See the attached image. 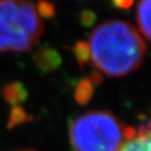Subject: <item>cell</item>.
Listing matches in <instances>:
<instances>
[{
    "label": "cell",
    "instance_id": "1",
    "mask_svg": "<svg viewBox=\"0 0 151 151\" xmlns=\"http://www.w3.org/2000/svg\"><path fill=\"white\" fill-rule=\"evenodd\" d=\"M88 55L100 73L121 77L138 70L146 56V43L131 24L108 20L94 28L88 36Z\"/></svg>",
    "mask_w": 151,
    "mask_h": 151
},
{
    "label": "cell",
    "instance_id": "2",
    "mask_svg": "<svg viewBox=\"0 0 151 151\" xmlns=\"http://www.w3.org/2000/svg\"><path fill=\"white\" fill-rule=\"evenodd\" d=\"M137 132L108 111H88L70 123V142L74 151H119Z\"/></svg>",
    "mask_w": 151,
    "mask_h": 151
},
{
    "label": "cell",
    "instance_id": "3",
    "mask_svg": "<svg viewBox=\"0 0 151 151\" xmlns=\"http://www.w3.org/2000/svg\"><path fill=\"white\" fill-rule=\"evenodd\" d=\"M44 22L30 0H0V52L26 53L39 42Z\"/></svg>",
    "mask_w": 151,
    "mask_h": 151
},
{
    "label": "cell",
    "instance_id": "4",
    "mask_svg": "<svg viewBox=\"0 0 151 151\" xmlns=\"http://www.w3.org/2000/svg\"><path fill=\"white\" fill-rule=\"evenodd\" d=\"M34 63L38 70L43 73H49L58 68L62 64V57L60 53L52 46H42L34 54Z\"/></svg>",
    "mask_w": 151,
    "mask_h": 151
},
{
    "label": "cell",
    "instance_id": "5",
    "mask_svg": "<svg viewBox=\"0 0 151 151\" xmlns=\"http://www.w3.org/2000/svg\"><path fill=\"white\" fill-rule=\"evenodd\" d=\"M2 96L4 100L11 106L20 105L25 102L28 97V92L25 85L20 82H10L2 88Z\"/></svg>",
    "mask_w": 151,
    "mask_h": 151
},
{
    "label": "cell",
    "instance_id": "6",
    "mask_svg": "<svg viewBox=\"0 0 151 151\" xmlns=\"http://www.w3.org/2000/svg\"><path fill=\"white\" fill-rule=\"evenodd\" d=\"M137 22L142 35L151 40V0H140L137 7Z\"/></svg>",
    "mask_w": 151,
    "mask_h": 151
},
{
    "label": "cell",
    "instance_id": "7",
    "mask_svg": "<svg viewBox=\"0 0 151 151\" xmlns=\"http://www.w3.org/2000/svg\"><path fill=\"white\" fill-rule=\"evenodd\" d=\"M119 151H151V133L139 130L124 142Z\"/></svg>",
    "mask_w": 151,
    "mask_h": 151
},
{
    "label": "cell",
    "instance_id": "8",
    "mask_svg": "<svg viewBox=\"0 0 151 151\" xmlns=\"http://www.w3.org/2000/svg\"><path fill=\"white\" fill-rule=\"evenodd\" d=\"M93 92H94V84L90 80V77L83 78L77 83L75 87V92H74L75 101L81 105L86 104L91 100Z\"/></svg>",
    "mask_w": 151,
    "mask_h": 151
},
{
    "label": "cell",
    "instance_id": "9",
    "mask_svg": "<svg viewBox=\"0 0 151 151\" xmlns=\"http://www.w3.org/2000/svg\"><path fill=\"white\" fill-rule=\"evenodd\" d=\"M32 120V116L29 115L27 113V111L22 106L15 105V106H11L8 122H7V128L8 129H14V128H17V127H19L22 124L27 123Z\"/></svg>",
    "mask_w": 151,
    "mask_h": 151
},
{
    "label": "cell",
    "instance_id": "10",
    "mask_svg": "<svg viewBox=\"0 0 151 151\" xmlns=\"http://www.w3.org/2000/svg\"><path fill=\"white\" fill-rule=\"evenodd\" d=\"M36 7V11H37L38 16L44 19H50L55 16V6L48 1V0H38L37 5H35Z\"/></svg>",
    "mask_w": 151,
    "mask_h": 151
},
{
    "label": "cell",
    "instance_id": "11",
    "mask_svg": "<svg viewBox=\"0 0 151 151\" xmlns=\"http://www.w3.org/2000/svg\"><path fill=\"white\" fill-rule=\"evenodd\" d=\"M74 55H75L76 60L78 62L80 66L87 63L90 60V55H88V47H87L86 42H77L74 46Z\"/></svg>",
    "mask_w": 151,
    "mask_h": 151
},
{
    "label": "cell",
    "instance_id": "12",
    "mask_svg": "<svg viewBox=\"0 0 151 151\" xmlns=\"http://www.w3.org/2000/svg\"><path fill=\"white\" fill-rule=\"evenodd\" d=\"M113 4L114 6H116L119 8L127 9V8H130L133 5V0H113Z\"/></svg>",
    "mask_w": 151,
    "mask_h": 151
},
{
    "label": "cell",
    "instance_id": "13",
    "mask_svg": "<svg viewBox=\"0 0 151 151\" xmlns=\"http://www.w3.org/2000/svg\"><path fill=\"white\" fill-rule=\"evenodd\" d=\"M20 151H36V150H20Z\"/></svg>",
    "mask_w": 151,
    "mask_h": 151
}]
</instances>
